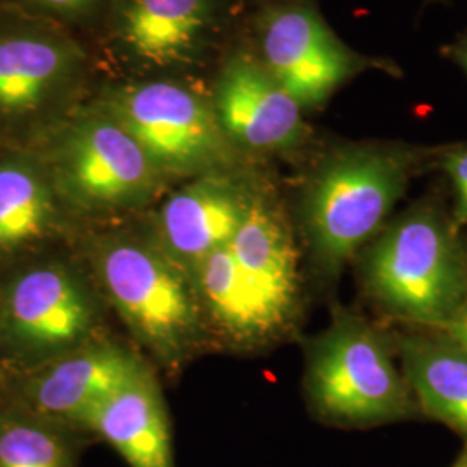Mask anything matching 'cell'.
<instances>
[{"label": "cell", "instance_id": "cell-1", "mask_svg": "<svg viewBox=\"0 0 467 467\" xmlns=\"http://www.w3.org/2000/svg\"><path fill=\"white\" fill-rule=\"evenodd\" d=\"M87 258L100 296L158 364L173 370L200 353L210 331L192 279L150 234L94 235Z\"/></svg>", "mask_w": 467, "mask_h": 467}, {"label": "cell", "instance_id": "cell-21", "mask_svg": "<svg viewBox=\"0 0 467 467\" xmlns=\"http://www.w3.org/2000/svg\"><path fill=\"white\" fill-rule=\"evenodd\" d=\"M447 170L451 171V181L459 194L457 204V222L467 223V150L455 152L447 160Z\"/></svg>", "mask_w": 467, "mask_h": 467}, {"label": "cell", "instance_id": "cell-16", "mask_svg": "<svg viewBox=\"0 0 467 467\" xmlns=\"http://www.w3.org/2000/svg\"><path fill=\"white\" fill-rule=\"evenodd\" d=\"M90 433L129 467H175L167 401L150 366L102 405Z\"/></svg>", "mask_w": 467, "mask_h": 467}, {"label": "cell", "instance_id": "cell-25", "mask_svg": "<svg viewBox=\"0 0 467 467\" xmlns=\"http://www.w3.org/2000/svg\"><path fill=\"white\" fill-rule=\"evenodd\" d=\"M464 59H466V67H467V52L464 54Z\"/></svg>", "mask_w": 467, "mask_h": 467}, {"label": "cell", "instance_id": "cell-8", "mask_svg": "<svg viewBox=\"0 0 467 467\" xmlns=\"http://www.w3.org/2000/svg\"><path fill=\"white\" fill-rule=\"evenodd\" d=\"M306 389L318 416L334 422L400 418L410 403L381 339L351 318L336 320L314 343Z\"/></svg>", "mask_w": 467, "mask_h": 467}, {"label": "cell", "instance_id": "cell-4", "mask_svg": "<svg viewBox=\"0 0 467 467\" xmlns=\"http://www.w3.org/2000/svg\"><path fill=\"white\" fill-rule=\"evenodd\" d=\"M94 104L134 137L168 182L234 170L237 150L222 132L210 96L177 78L115 85Z\"/></svg>", "mask_w": 467, "mask_h": 467}, {"label": "cell", "instance_id": "cell-2", "mask_svg": "<svg viewBox=\"0 0 467 467\" xmlns=\"http://www.w3.org/2000/svg\"><path fill=\"white\" fill-rule=\"evenodd\" d=\"M21 146L42 160L69 217L135 212L168 184L134 137L96 104L57 118Z\"/></svg>", "mask_w": 467, "mask_h": 467}, {"label": "cell", "instance_id": "cell-13", "mask_svg": "<svg viewBox=\"0 0 467 467\" xmlns=\"http://www.w3.org/2000/svg\"><path fill=\"white\" fill-rule=\"evenodd\" d=\"M210 100L235 150H285L301 139L300 104L250 54L239 52L222 65Z\"/></svg>", "mask_w": 467, "mask_h": 467}, {"label": "cell", "instance_id": "cell-10", "mask_svg": "<svg viewBox=\"0 0 467 467\" xmlns=\"http://www.w3.org/2000/svg\"><path fill=\"white\" fill-rule=\"evenodd\" d=\"M146 366L150 364L130 347L100 334L38 366L9 370L2 401L54 424L90 433L102 405Z\"/></svg>", "mask_w": 467, "mask_h": 467}, {"label": "cell", "instance_id": "cell-22", "mask_svg": "<svg viewBox=\"0 0 467 467\" xmlns=\"http://www.w3.org/2000/svg\"><path fill=\"white\" fill-rule=\"evenodd\" d=\"M445 333L449 334L451 343L459 345L461 348L467 351V295L459 308L453 312L447 322L440 326Z\"/></svg>", "mask_w": 467, "mask_h": 467}, {"label": "cell", "instance_id": "cell-7", "mask_svg": "<svg viewBox=\"0 0 467 467\" xmlns=\"http://www.w3.org/2000/svg\"><path fill=\"white\" fill-rule=\"evenodd\" d=\"M376 296L401 317L440 327L466 298V270L449 231L428 213L401 220L368 258Z\"/></svg>", "mask_w": 467, "mask_h": 467}, {"label": "cell", "instance_id": "cell-18", "mask_svg": "<svg viewBox=\"0 0 467 467\" xmlns=\"http://www.w3.org/2000/svg\"><path fill=\"white\" fill-rule=\"evenodd\" d=\"M191 279L210 334L239 345L267 337L229 246L204 258Z\"/></svg>", "mask_w": 467, "mask_h": 467}, {"label": "cell", "instance_id": "cell-20", "mask_svg": "<svg viewBox=\"0 0 467 467\" xmlns=\"http://www.w3.org/2000/svg\"><path fill=\"white\" fill-rule=\"evenodd\" d=\"M109 0H0V11H11L50 23L80 21L88 17Z\"/></svg>", "mask_w": 467, "mask_h": 467}, {"label": "cell", "instance_id": "cell-15", "mask_svg": "<svg viewBox=\"0 0 467 467\" xmlns=\"http://www.w3.org/2000/svg\"><path fill=\"white\" fill-rule=\"evenodd\" d=\"M69 218L34 150L7 146L0 152V272L59 239Z\"/></svg>", "mask_w": 467, "mask_h": 467}, {"label": "cell", "instance_id": "cell-11", "mask_svg": "<svg viewBox=\"0 0 467 467\" xmlns=\"http://www.w3.org/2000/svg\"><path fill=\"white\" fill-rule=\"evenodd\" d=\"M253 196L234 170L189 179L161 202L148 234L191 275L204 258L231 244Z\"/></svg>", "mask_w": 467, "mask_h": 467}, {"label": "cell", "instance_id": "cell-19", "mask_svg": "<svg viewBox=\"0 0 467 467\" xmlns=\"http://www.w3.org/2000/svg\"><path fill=\"white\" fill-rule=\"evenodd\" d=\"M84 434L0 401V467H78Z\"/></svg>", "mask_w": 467, "mask_h": 467}, {"label": "cell", "instance_id": "cell-12", "mask_svg": "<svg viewBox=\"0 0 467 467\" xmlns=\"http://www.w3.org/2000/svg\"><path fill=\"white\" fill-rule=\"evenodd\" d=\"M258 61L301 108L327 99L353 67L348 50L324 21L298 5L264 17Z\"/></svg>", "mask_w": 467, "mask_h": 467}, {"label": "cell", "instance_id": "cell-5", "mask_svg": "<svg viewBox=\"0 0 467 467\" xmlns=\"http://www.w3.org/2000/svg\"><path fill=\"white\" fill-rule=\"evenodd\" d=\"M84 71V50L56 23L0 11V139L21 146L67 115Z\"/></svg>", "mask_w": 467, "mask_h": 467}, {"label": "cell", "instance_id": "cell-17", "mask_svg": "<svg viewBox=\"0 0 467 467\" xmlns=\"http://www.w3.org/2000/svg\"><path fill=\"white\" fill-rule=\"evenodd\" d=\"M401 351L424 410L467 434V351L451 339H409Z\"/></svg>", "mask_w": 467, "mask_h": 467}, {"label": "cell", "instance_id": "cell-24", "mask_svg": "<svg viewBox=\"0 0 467 467\" xmlns=\"http://www.w3.org/2000/svg\"><path fill=\"white\" fill-rule=\"evenodd\" d=\"M455 467H467V455L466 457H462V459L457 462V466Z\"/></svg>", "mask_w": 467, "mask_h": 467}, {"label": "cell", "instance_id": "cell-23", "mask_svg": "<svg viewBox=\"0 0 467 467\" xmlns=\"http://www.w3.org/2000/svg\"><path fill=\"white\" fill-rule=\"evenodd\" d=\"M5 379H7V368H5V362H4V358H2V353H0V401H2V395H4Z\"/></svg>", "mask_w": 467, "mask_h": 467}, {"label": "cell", "instance_id": "cell-6", "mask_svg": "<svg viewBox=\"0 0 467 467\" xmlns=\"http://www.w3.org/2000/svg\"><path fill=\"white\" fill-rule=\"evenodd\" d=\"M403 184V163L383 150H345L318 168L305 192L303 213L320 264H343L379 227Z\"/></svg>", "mask_w": 467, "mask_h": 467}, {"label": "cell", "instance_id": "cell-3", "mask_svg": "<svg viewBox=\"0 0 467 467\" xmlns=\"http://www.w3.org/2000/svg\"><path fill=\"white\" fill-rule=\"evenodd\" d=\"M98 287L61 258L40 256L0 275V353L7 372L34 368L102 333Z\"/></svg>", "mask_w": 467, "mask_h": 467}, {"label": "cell", "instance_id": "cell-14", "mask_svg": "<svg viewBox=\"0 0 467 467\" xmlns=\"http://www.w3.org/2000/svg\"><path fill=\"white\" fill-rule=\"evenodd\" d=\"M229 250L267 337L277 333L298 298L296 248L281 212L254 192Z\"/></svg>", "mask_w": 467, "mask_h": 467}, {"label": "cell", "instance_id": "cell-9", "mask_svg": "<svg viewBox=\"0 0 467 467\" xmlns=\"http://www.w3.org/2000/svg\"><path fill=\"white\" fill-rule=\"evenodd\" d=\"M227 0H115L108 49L135 77L173 78L217 50Z\"/></svg>", "mask_w": 467, "mask_h": 467}]
</instances>
